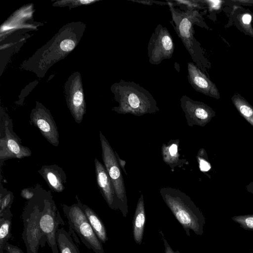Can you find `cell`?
Masks as SVG:
<instances>
[{
  "label": "cell",
  "mask_w": 253,
  "mask_h": 253,
  "mask_svg": "<svg viewBox=\"0 0 253 253\" xmlns=\"http://www.w3.org/2000/svg\"><path fill=\"white\" fill-rule=\"evenodd\" d=\"M64 225V221L57 208L50 191H46L40 220L42 236L41 246L43 247L46 242L52 253H59L56 235L59 226Z\"/></svg>",
  "instance_id": "52a82bcc"
},
{
  "label": "cell",
  "mask_w": 253,
  "mask_h": 253,
  "mask_svg": "<svg viewBox=\"0 0 253 253\" xmlns=\"http://www.w3.org/2000/svg\"><path fill=\"white\" fill-rule=\"evenodd\" d=\"M112 91L119 104L113 108L117 113L140 117L159 111L153 95L135 82L121 80L112 85Z\"/></svg>",
  "instance_id": "6da1fadb"
},
{
  "label": "cell",
  "mask_w": 253,
  "mask_h": 253,
  "mask_svg": "<svg viewBox=\"0 0 253 253\" xmlns=\"http://www.w3.org/2000/svg\"><path fill=\"white\" fill-rule=\"evenodd\" d=\"M171 14L170 21L178 37L181 39L192 60L203 72L206 65L203 51L194 37V24L202 26L203 18L197 10H182L175 7L171 1H167Z\"/></svg>",
  "instance_id": "3957f363"
},
{
  "label": "cell",
  "mask_w": 253,
  "mask_h": 253,
  "mask_svg": "<svg viewBox=\"0 0 253 253\" xmlns=\"http://www.w3.org/2000/svg\"><path fill=\"white\" fill-rule=\"evenodd\" d=\"M197 158L201 170L204 172L208 171L211 169L210 163L204 158L202 157L199 152Z\"/></svg>",
  "instance_id": "d4e9b609"
},
{
  "label": "cell",
  "mask_w": 253,
  "mask_h": 253,
  "mask_svg": "<svg viewBox=\"0 0 253 253\" xmlns=\"http://www.w3.org/2000/svg\"><path fill=\"white\" fill-rule=\"evenodd\" d=\"M62 206L70 228L78 235L85 247L95 253H104L102 243L97 237L85 213L78 204L71 206L63 204Z\"/></svg>",
  "instance_id": "8992f818"
},
{
  "label": "cell",
  "mask_w": 253,
  "mask_h": 253,
  "mask_svg": "<svg viewBox=\"0 0 253 253\" xmlns=\"http://www.w3.org/2000/svg\"><path fill=\"white\" fill-rule=\"evenodd\" d=\"M187 79L189 84L196 91L216 99L220 98L215 84L193 62L188 63Z\"/></svg>",
  "instance_id": "7c38bea8"
},
{
  "label": "cell",
  "mask_w": 253,
  "mask_h": 253,
  "mask_svg": "<svg viewBox=\"0 0 253 253\" xmlns=\"http://www.w3.org/2000/svg\"><path fill=\"white\" fill-rule=\"evenodd\" d=\"M12 218L10 209L6 210L0 215V253H3L5 244L11 237Z\"/></svg>",
  "instance_id": "d6986e66"
},
{
  "label": "cell",
  "mask_w": 253,
  "mask_h": 253,
  "mask_svg": "<svg viewBox=\"0 0 253 253\" xmlns=\"http://www.w3.org/2000/svg\"><path fill=\"white\" fill-rule=\"evenodd\" d=\"M174 44L171 34L166 27L159 24L150 38L147 53L148 60L152 65H158L173 55Z\"/></svg>",
  "instance_id": "9c48e42d"
},
{
  "label": "cell",
  "mask_w": 253,
  "mask_h": 253,
  "mask_svg": "<svg viewBox=\"0 0 253 253\" xmlns=\"http://www.w3.org/2000/svg\"><path fill=\"white\" fill-rule=\"evenodd\" d=\"M178 140H172L168 144H164L162 147V155L163 161L168 165L171 169L180 164L178 152L179 145Z\"/></svg>",
  "instance_id": "e0dca14e"
},
{
  "label": "cell",
  "mask_w": 253,
  "mask_h": 253,
  "mask_svg": "<svg viewBox=\"0 0 253 253\" xmlns=\"http://www.w3.org/2000/svg\"><path fill=\"white\" fill-rule=\"evenodd\" d=\"M202 1L204 4H208L209 8L211 10L219 9L222 2L221 0H202Z\"/></svg>",
  "instance_id": "f546056e"
},
{
  "label": "cell",
  "mask_w": 253,
  "mask_h": 253,
  "mask_svg": "<svg viewBox=\"0 0 253 253\" xmlns=\"http://www.w3.org/2000/svg\"><path fill=\"white\" fill-rule=\"evenodd\" d=\"M174 4L176 5H182L185 6L186 8L185 10H197L203 8V4H204L202 0H174L172 1Z\"/></svg>",
  "instance_id": "603a6c76"
},
{
  "label": "cell",
  "mask_w": 253,
  "mask_h": 253,
  "mask_svg": "<svg viewBox=\"0 0 253 253\" xmlns=\"http://www.w3.org/2000/svg\"><path fill=\"white\" fill-rule=\"evenodd\" d=\"M146 219L144 201L143 194L137 203L132 220V233L135 242L140 245L143 238Z\"/></svg>",
  "instance_id": "9a60e30c"
},
{
  "label": "cell",
  "mask_w": 253,
  "mask_h": 253,
  "mask_svg": "<svg viewBox=\"0 0 253 253\" xmlns=\"http://www.w3.org/2000/svg\"><path fill=\"white\" fill-rule=\"evenodd\" d=\"M99 137L102 149V158L104 166L113 184L116 192L118 206L124 217L128 213L127 200L125 182L120 166L118 163L115 152L108 141L99 131Z\"/></svg>",
  "instance_id": "5b68a950"
},
{
  "label": "cell",
  "mask_w": 253,
  "mask_h": 253,
  "mask_svg": "<svg viewBox=\"0 0 253 253\" xmlns=\"http://www.w3.org/2000/svg\"><path fill=\"white\" fill-rule=\"evenodd\" d=\"M60 46L62 50L70 51L74 48L75 43L73 41L67 39L62 41L60 43Z\"/></svg>",
  "instance_id": "484cf974"
},
{
  "label": "cell",
  "mask_w": 253,
  "mask_h": 253,
  "mask_svg": "<svg viewBox=\"0 0 253 253\" xmlns=\"http://www.w3.org/2000/svg\"><path fill=\"white\" fill-rule=\"evenodd\" d=\"M248 187H250V190H249V191H250V192L253 193V186H251L249 185V186Z\"/></svg>",
  "instance_id": "d6a6232c"
},
{
  "label": "cell",
  "mask_w": 253,
  "mask_h": 253,
  "mask_svg": "<svg viewBox=\"0 0 253 253\" xmlns=\"http://www.w3.org/2000/svg\"><path fill=\"white\" fill-rule=\"evenodd\" d=\"M13 193L3 188L1 184L0 194V215L6 210L10 209L13 201Z\"/></svg>",
  "instance_id": "44dd1931"
},
{
  "label": "cell",
  "mask_w": 253,
  "mask_h": 253,
  "mask_svg": "<svg viewBox=\"0 0 253 253\" xmlns=\"http://www.w3.org/2000/svg\"><path fill=\"white\" fill-rule=\"evenodd\" d=\"M231 99L241 115L253 126V106L237 92L233 95Z\"/></svg>",
  "instance_id": "ffe728a7"
},
{
  "label": "cell",
  "mask_w": 253,
  "mask_h": 253,
  "mask_svg": "<svg viewBox=\"0 0 253 253\" xmlns=\"http://www.w3.org/2000/svg\"><path fill=\"white\" fill-rule=\"evenodd\" d=\"M180 106L184 113L187 125L190 126H204L215 115L214 111L204 102L194 100L183 95L180 99Z\"/></svg>",
  "instance_id": "30bf717a"
},
{
  "label": "cell",
  "mask_w": 253,
  "mask_h": 253,
  "mask_svg": "<svg viewBox=\"0 0 253 253\" xmlns=\"http://www.w3.org/2000/svg\"><path fill=\"white\" fill-rule=\"evenodd\" d=\"M38 172L53 191L60 193L65 189L67 176L63 169L57 165L42 166Z\"/></svg>",
  "instance_id": "5bb4252c"
},
{
  "label": "cell",
  "mask_w": 253,
  "mask_h": 253,
  "mask_svg": "<svg viewBox=\"0 0 253 253\" xmlns=\"http://www.w3.org/2000/svg\"><path fill=\"white\" fill-rule=\"evenodd\" d=\"M240 19L241 20L240 23H242V26L245 28H247V30L250 32L251 35H253V32H252L250 29L253 31L251 26V22L252 20V16L249 13H244L242 15V16L240 17Z\"/></svg>",
  "instance_id": "cb8c5ba5"
},
{
  "label": "cell",
  "mask_w": 253,
  "mask_h": 253,
  "mask_svg": "<svg viewBox=\"0 0 253 253\" xmlns=\"http://www.w3.org/2000/svg\"><path fill=\"white\" fill-rule=\"evenodd\" d=\"M253 253V252H252V253Z\"/></svg>",
  "instance_id": "836d02e7"
},
{
  "label": "cell",
  "mask_w": 253,
  "mask_h": 253,
  "mask_svg": "<svg viewBox=\"0 0 253 253\" xmlns=\"http://www.w3.org/2000/svg\"><path fill=\"white\" fill-rule=\"evenodd\" d=\"M34 189L35 195L27 202L22 215L23 222L22 236L27 253H38L42 238L40 220L47 191L39 184Z\"/></svg>",
  "instance_id": "277c9868"
},
{
  "label": "cell",
  "mask_w": 253,
  "mask_h": 253,
  "mask_svg": "<svg viewBox=\"0 0 253 253\" xmlns=\"http://www.w3.org/2000/svg\"><path fill=\"white\" fill-rule=\"evenodd\" d=\"M3 253H24L20 248L8 242L5 244Z\"/></svg>",
  "instance_id": "4316f807"
},
{
  "label": "cell",
  "mask_w": 253,
  "mask_h": 253,
  "mask_svg": "<svg viewBox=\"0 0 253 253\" xmlns=\"http://www.w3.org/2000/svg\"><path fill=\"white\" fill-rule=\"evenodd\" d=\"M160 195L176 219L182 226L187 236L192 230L196 235L204 233L205 218L191 198L181 191L171 187L160 190Z\"/></svg>",
  "instance_id": "7a4b0ae2"
},
{
  "label": "cell",
  "mask_w": 253,
  "mask_h": 253,
  "mask_svg": "<svg viewBox=\"0 0 253 253\" xmlns=\"http://www.w3.org/2000/svg\"><path fill=\"white\" fill-rule=\"evenodd\" d=\"M56 238L60 253H81L71 235L64 228L58 229Z\"/></svg>",
  "instance_id": "ac0fdd59"
},
{
  "label": "cell",
  "mask_w": 253,
  "mask_h": 253,
  "mask_svg": "<svg viewBox=\"0 0 253 253\" xmlns=\"http://www.w3.org/2000/svg\"><path fill=\"white\" fill-rule=\"evenodd\" d=\"M35 195L34 188H24L21 192V197L27 200L32 199Z\"/></svg>",
  "instance_id": "83f0119b"
},
{
  "label": "cell",
  "mask_w": 253,
  "mask_h": 253,
  "mask_svg": "<svg viewBox=\"0 0 253 253\" xmlns=\"http://www.w3.org/2000/svg\"><path fill=\"white\" fill-rule=\"evenodd\" d=\"M77 204L85 213L93 230L102 243L108 241L105 226L98 215L88 206L83 204L76 196Z\"/></svg>",
  "instance_id": "2e32d148"
},
{
  "label": "cell",
  "mask_w": 253,
  "mask_h": 253,
  "mask_svg": "<svg viewBox=\"0 0 253 253\" xmlns=\"http://www.w3.org/2000/svg\"><path fill=\"white\" fill-rule=\"evenodd\" d=\"M97 184L109 207L119 209L117 196L113 184L104 166L95 158L94 160Z\"/></svg>",
  "instance_id": "4fadbf2b"
},
{
  "label": "cell",
  "mask_w": 253,
  "mask_h": 253,
  "mask_svg": "<svg viewBox=\"0 0 253 253\" xmlns=\"http://www.w3.org/2000/svg\"><path fill=\"white\" fill-rule=\"evenodd\" d=\"M32 151L21 144V140L14 132L11 119L4 116L0 123V160L2 162L9 159H22L30 157Z\"/></svg>",
  "instance_id": "ba28073f"
},
{
  "label": "cell",
  "mask_w": 253,
  "mask_h": 253,
  "mask_svg": "<svg viewBox=\"0 0 253 253\" xmlns=\"http://www.w3.org/2000/svg\"><path fill=\"white\" fill-rule=\"evenodd\" d=\"M231 219L244 229L253 231V214L234 216Z\"/></svg>",
  "instance_id": "7402d4cb"
},
{
  "label": "cell",
  "mask_w": 253,
  "mask_h": 253,
  "mask_svg": "<svg viewBox=\"0 0 253 253\" xmlns=\"http://www.w3.org/2000/svg\"><path fill=\"white\" fill-rule=\"evenodd\" d=\"M31 124L37 127L42 135L52 145L58 146L59 134L56 123L46 109L38 108L30 115Z\"/></svg>",
  "instance_id": "8fae6325"
},
{
  "label": "cell",
  "mask_w": 253,
  "mask_h": 253,
  "mask_svg": "<svg viewBox=\"0 0 253 253\" xmlns=\"http://www.w3.org/2000/svg\"><path fill=\"white\" fill-rule=\"evenodd\" d=\"M132 2H137V3H141V4H145V5H151L153 4V3H158L159 4H163V5H165V4H167L168 5V3L167 2L165 3V2H156V1H152V0H130Z\"/></svg>",
  "instance_id": "4dcf8cb0"
},
{
  "label": "cell",
  "mask_w": 253,
  "mask_h": 253,
  "mask_svg": "<svg viewBox=\"0 0 253 253\" xmlns=\"http://www.w3.org/2000/svg\"><path fill=\"white\" fill-rule=\"evenodd\" d=\"M93 0H81V2L84 4L88 3L91 2H93Z\"/></svg>",
  "instance_id": "1f68e13d"
},
{
  "label": "cell",
  "mask_w": 253,
  "mask_h": 253,
  "mask_svg": "<svg viewBox=\"0 0 253 253\" xmlns=\"http://www.w3.org/2000/svg\"></svg>",
  "instance_id": "e575fe53"
},
{
  "label": "cell",
  "mask_w": 253,
  "mask_h": 253,
  "mask_svg": "<svg viewBox=\"0 0 253 253\" xmlns=\"http://www.w3.org/2000/svg\"><path fill=\"white\" fill-rule=\"evenodd\" d=\"M159 233L161 236L162 239L163 241L164 246H165V252L164 253H181L179 251H174L171 248L167 240L165 239L164 234L163 233L162 231H160Z\"/></svg>",
  "instance_id": "f1b7e54d"
}]
</instances>
